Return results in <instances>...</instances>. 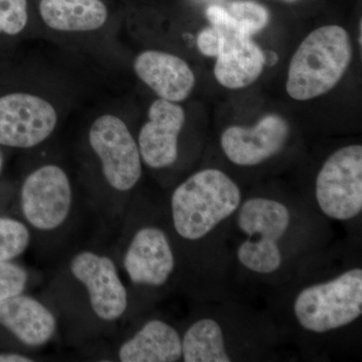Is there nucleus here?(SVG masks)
Masks as SVG:
<instances>
[{
	"mask_svg": "<svg viewBox=\"0 0 362 362\" xmlns=\"http://www.w3.org/2000/svg\"><path fill=\"white\" fill-rule=\"evenodd\" d=\"M361 242L337 239L262 300L291 357L330 361L361 351Z\"/></svg>",
	"mask_w": 362,
	"mask_h": 362,
	"instance_id": "f257e3e1",
	"label": "nucleus"
},
{
	"mask_svg": "<svg viewBox=\"0 0 362 362\" xmlns=\"http://www.w3.org/2000/svg\"><path fill=\"white\" fill-rule=\"evenodd\" d=\"M301 194L245 192L230 228L233 292L262 301L337 240Z\"/></svg>",
	"mask_w": 362,
	"mask_h": 362,
	"instance_id": "f03ea898",
	"label": "nucleus"
},
{
	"mask_svg": "<svg viewBox=\"0 0 362 362\" xmlns=\"http://www.w3.org/2000/svg\"><path fill=\"white\" fill-rule=\"evenodd\" d=\"M244 195L240 183L218 168L195 171L171 192L166 214L192 302L233 293L230 235Z\"/></svg>",
	"mask_w": 362,
	"mask_h": 362,
	"instance_id": "7ed1b4c3",
	"label": "nucleus"
},
{
	"mask_svg": "<svg viewBox=\"0 0 362 362\" xmlns=\"http://www.w3.org/2000/svg\"><path fill=\"white\" fill-rule=\"evenodd\" d=\"M232 293L194 302L181 330L182 362L279 361L291 358L265 309Z\"/></svg>",
	"mask_w": 362,
	"mask_h": 362,
	"instance_id": "20e7f679",
	"label": "nucleus"
},
{
	"mask_svg": "<svg viewBox=\"0 0 362 362\" xmlns=\"http://www.w3.org/2000/svg\"><path fill=\"white\" fill-rule=\"evenodd\" d=\"M301 195L333 228L342 226L345 237L361 239V144L331 152L317 169L310 190Z\"/></svg>",
	"mask_w": 362,
	"mask_h": 362,
	"instance_id": "39448f33",
	"label": "nucleus"
},
{
	"mask_svg": "<svg viewBox=\"0 0 362 362\" xmlns=\"http://www.w3.org/2000/svg\"><path fill=\"white\" fill-rule=\"evenodd\" d=\"M352 59L349 33L324 25L309 33L293 54L286 90L296 101L322 96L340 82Z\"/></svg>",
	"mask_w": 362,
	"mask_h": 362,
	"instance_id": "423d86ee",
	"label": "nucleus"
},
{
	"mask_svg": "<svg viewBox=\"0 0 362 362\" xmlns=\"http://www.w3.org/2000/svg\"><path fill=\"white\" fill-rule=\"evenodd\" d=\"M130 282L149 290L165 289L180 281L187 292L185 269L169 226L148 221L136 228L123 257Z\"/></svg>",
	"mask_w": 362,
	"mask_h": 362,
	"instance_id": "0eeeda50",
	"label": "nucleus"
},
{
	"mask_svg": "<svg viewBox=\"0 0 362 362\" xmlns=\"http://www.w3.org/2000/svg\"><path fill=\"white\" fill-rule=\"evenodd\" d=\"M206 18L221 35L220 51L214 65V77L228 89H243L262 75L266 57L251 35L243 32L226 8L207 7Z\"/></svg>",
	"mask_w": 362,
	"mask_h": 362,
	"instance_id": "6e6552de",
	"label": "nucleus"
},
{
	"mask_svg": "<svg viewBox=\"0 0 362 362\" xmlns=\"http://www.w3.org/2000/svg\"><path fill=\"white\" fill-rule=\"evenodd\" d=\"M89 142L101 162L105 180L117 192H131L142 176L137 141L119 117L106 114L90 126Z\"/></svg>",
	"mask_w": 362,
	"mask_h": 362,
	"instance_id": "1a4fd4ad",
	"label": "nucleus"
},
{
	"mask_svg": "<svg viewBox=\"0 0 362 362\" xmlns=\"http://www.w3.org/2000/svg\"><path fill=\"white\" fill-rule=\"evenodd\" d=\"M73 188L63 168L47 164L26 176L21 189V209L28 225L42 232L61 228L73 206Z\"/></svg>",
	"mask_w": 362,
	"mask_h": 362,
	"instance_id": "9d476101",
	"label": "nucleus"
},
{
	"mask_svg": "<svg viewBox=\"0 0 362 362\" xmlns=\"http://www.w3.org/2000/svg\"><path fill=\"white\" fill-rule=\"evenodd\" d=\"M290 126L277 114H268L252 126L232 125L221 133V150L235 168H259L287 147Z\"/></svg>",
	"mask_w": 362,
	"mask_h": 362,
	"instance_id": "9b49d317",
	"label": "nucleus"
},
{
	"mask_svg": "<svg viewBox=\"0 0 362 362\" xmlns=\"http://www.w3.org/2000/svg\"><path fill=\"white\" fill-rule=\"evenodd\" d=\"M58 123L56 109L44 98L14 92L0 96V145L28 149L45 141Z\"/></svg>",
	"mask_w": 362,
	"mask_h": 362,
	"instance_id": "f8f14e48",
	"label": "nucleus"
},
{
	"mask_svg": "<svg viewBox=\"0 0 362 362\" xmlns=\"http://www.w3.org/2000/svg\"><path fill=\"white\" fill-rule=\"evenodd\" d=\"M71 273L89 296L93 311L101 320L112 322L126 313L129 297L113 259L93 251L74 256Z\"/></svg>",
	"mask_w": 362,
	"mask_h": 362,
	"instance_id": "ddd939ff",
	"label": "nucleus"
},
{
	"mask_svg": "<svg viewBox=\"0 0 362 362\" xmlns=\"http://www.w3.org/2000/svg\"><path fill=\"white\" fill-rule=\"evenodd\" d=\"M185 110L176 103L157 99L150 106L148 121L142 126L137 144L143 163L154 170L175 165L180 157V137Z\"/></svg>",
	"mask_w": 362,
	"mask_h": 362,
	"instance_id": "4468645a",
	"label": "nucleus"
},
{
	"mask_svg": "<svg viewBox=\"0 0 362 362\" xmlns=\"http://www.w3.org/2000/svg\"><path fill=\"white\" fill-rule=\"evenodd\" d=\"M137 77L166 101L178 103L192 94L195 76L185 59L159 51L143 52L136 58Z\"/></svg>",
	"mask_w": 362,
	"mask_h": 362,
	"instance_id": "2eb2a0df",
	"label": "nucleus"
},
{
	"mask_svg": "<svg viewBox=\"0 0 362 362\" xmlns=\"http://www.w3.org/2000/svg\"><path fill=\"white\" fill-rule=\"evenodd\" d=\"M0 325L30 347H40L56 334V317L35 298L20 294L0 301Z\"/></svg>",
	"mask_w": 362,
	"mask_h": 362,
	"instance_id": "dca6fc26",
	"label": "nucleus"
},
{
	"mask_svg": "<svg viewBox=\"0 0 362 362\" xmlns=\"http://www.w3.org/2000/svg\"><path fill=\"white\" fill-rule=\"evenodd\" d=\"M122 362H178L182 359L181 330L163 318H150L121 345Z\"/></svg>",
	"mask_w": 362,
	"mask_h": 362,
	"instance_id": "f3484780",
	"label": "nucleus"
},
{
	"mask_svg": "<svg viewBox=\"0 0 362 362\" xmlns=\"http://www.w3.org/2000/svg\"><path fill=\"white\" fill-rule=\"evenodd\" d=\"M40 13L45 25L58 32H92L108 18L101 0H40Z\"/></svg>",
	"mask_w": 362,
	"mask_h": 362,
	"instance_id": "a211bd4d",
	"label": "nucleus"
},
{
	"mask_svg": "<svg viewBox=\"0 0 362 362\" xmlns=\"http://www.w3.org/2000/svg\"><path fill=\"white\" fill-rule=\"evenodd\" d=\"M30 243V230L23 221L0 218V262L18 258L26 251Z\"/></svg>",
	"mask_w": 362,
	"mask_h": 362,
	"instance_id": "6ab92c4d",
	"label": "nucleus"
},
{
	"mask_svg": "<svg viewBox=\"0 0 362 362\" xmlns=\"http://www.w3.org/2000/svg\"><path fill=\"white\" fill-rule=\"evenodd\" d=\"M226 11L237 21L243 32L251 37L263 30L270 21V14L267 8L251 0L232 2Z\"/></svg>",
	"mask_w": 362,
	"mask_h": 362,
	"instance_id": "aec40b11",
	"label": "nucleus"
},
{
	"mask_svg": "<svg viewBox=\"0 0 362 362\" xmlns=\"http://www.w3.org/2000/svg\"><path fill=\"white\" fill-rule=\"evenodd\" d=\"M28 21V0H0V35H18Z\"/></svg>",
	"mask_w": 362,
	"mask_h": 362,
	"instance_id": "412c9836",
	"label": "nucleus"
},
{
	"mask_svg": "<svg viewBox=\"0 0 362 362\" xmlns=\"http://www.w3.org/2000/svg\"><path fill=\"white\" fill-rule=\"evenodd\" d=\"M28 272L11 261L0 262V301L23 294L28 285Z\"/></svg>",
	"mask_w": 362,
	"mask_h": 362,
	"instance_id": "4be33fe9",
	"label": "nucleus"
},
{
	"mask_svg": "<svg viewBox=\"0 0 362 362\" xmlns=\"http://www.w3.org/2000/svg\"><path fill=\"white\" fill-rule=\"evenodd\" d=\"M221 35L220 33L213 28H204L197 35V45L199 52L209 58H216L220 51Z\"/></svg>",
	"mask_w": 362,
	"mask_h": 362,
	"instance_id": "5701e85b",
	"label": "nucleus"
},
{
	"mask_svg": "<svg viewBox=\"0 0 362 362\" xmlns=\"http://www.w3.org/2000/svg\"><path fill=\"white\" fill-rule=\"evenodd\" d=\"M32 357L23 356L21 354H13V352H6L0 354V362H33Z\"/></svg>",
	"mask_w": 362,
	"mask_h": 362,
	"instance_id": "b1692460",
	"label": "nucleus"
},
{
	"mask_svg": "<svg viewBox=\"0 0 362 362\" xmlns=\"http://www.w3.org/2000/svg\"><path fill=\"white\" fill-rule=\"evenodd\" d=\"M4 157L1 150H0V173H1L2 168H4Z\"/></svg>",
	"mask_w": 362,
	"mask_h": 362,
	"instance_id": "393cba45",
	"label": "nucleus"
},
{
	"mask_svg": "<svg viewBox=\"0 0 362 362\" xmlns=\"http://www.w3.org/2000/svg\"><path fill=\"white\" fill-rule=\"evenodd\" d=\"M287 1H295V0H287Z\"/></svg>",
	"mask_w": 362,
	"mask_h": 362,
	"instance_id": "a878e982",
	"label": "nucleus"
}]
</instances>
